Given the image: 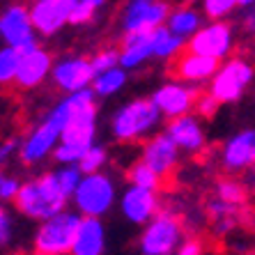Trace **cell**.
<instances>
[{"label":"cell","instance_id":"cell-14","mask_svg":"<svg viewBox=\"0 0 255 255\" xmlns=\"http://www.w3.org/2000/svg\"><path fill=\"white\" fill-rule=\"evenodd\" d=\"M182 156H184L182 149L177 147V142L168 136L166 129H161L159 133L147 138V140L138 147V159L145 161L163 182L170 179L172 175L177 172L179 163H182Z\"/></svg>","mask_w":255,"mask_h":255},{"label":"cell","instance_id":"cell-24","mask_svg":"<svg viewBox=\"0 0 255 255\" xmlns=\"http://www.w3.org/2000/svg\"><path fill=\"white\" fill-rule=\"evenodd\" d=\"M242 205H232V202H223L219 198H209L207 200V216L214 223V232L216 235H228L237 228L239 214H242Z\"/></svg>","mask_w":255,"mask_h":255},{"label":"cell","instance_id":"cell-5","mask_svg":"<svg viewBox=\"0 0 255 255\" xmlns=\"http://www.w3.org/2000/svg\"><path fill=\"white\" fill-rule=\"evenodd\" d=\"M189 239L186 226L177 209L163 207L138 235V253L140 255H175L179 246Z\"/></svg>","mask_w":255,"mask_h":255},{"label":"cell","instance_id":"cell-20","mask_svg":"<svg viewBox=\"0 0 255 255\" xmlns=\"http://www.w3.org/2000/svg\"><path fill=\"white\" fill-rule=\"evenodd\" d=\"M71 255H108L106 219H81Z\"/></svg>","mask_w":255,"mask_h":255},{"label":"cell","instance_id":"cell-6","mask_svg":"<svg viewBox=\"0 0 255 255\" xmlns=\"http://www.w3.org/2000/svg\"><path fill=\"white\" fill-rule=\"evenodd\" d=\"M81 214L67 207L48 221L37 223L30 237V253L32 255H71V246L76 239V230L81 223Z\"/></svg>","mask_w":255,"mask_h":255},{"label":"cell","instance_id":"cell-25","mask_svg":"<svg viewBox=\"0 0 255 255\" xmlns=\"http://www.w3.org/2000/svg\"><path fill=\"white\" fill-rule=\"evenodd\" d=\"M127 83H129V71L125 67H113V69L97 74L95 81H92V92L97 95L99 101H106L118 97L127 88Z\"/></svg>","mask_w":255,"mask_h":255},{"label":"cell","instance_id":"cell-1","mask_svg":"<svg viewBox=\"0 0 255 255\" xmlns=\"http://www.w3.org/2000/svg\"><path fill=\"white\" fill-rule=\"evenodd\" d=\"M163 122L166 118L161 115L152 97H131L111 111L106 129L118 145H142L166 127Z\"/></svg>","mask_w":255,"mask_h":255},{"label":"cell","instance_id":"cell-26","mask_svg":"<svg viewBox=\"0 0 255 255\" xmlns=\"http://www.w3.org/2000/svg\"><path fill=\"white\" fill-rule=\"evenodd\" d=\"M125 179H127V184L142 186V189H152V191H161V186H163V179L140 159H133L125 168Z\"/></svg>","mask_w":255,"mask_h":255},{"label":"cell","instance_id":"cell-7","mask_svg":"<svg viewBox=\"0 0 255 255\" xmlns=\"http://www.w3.org/2000/svg\"><path fill=\"white\" fill-rule=\"evenodd\" d=\"M255 81V67L244 55H232L219 65L216 76L207 85V92L219 101L221 106H230L244 99L246 90Z\"/></svg>","mask_w":255,"mask_h":255},{"label":"cell","instance_id":"cell-34","mask_svg":"<svg viewBox=\"0 0 255 255\" xmlns=\"http://www.w3.org/2000/svg\"><path fill=\"white\" fill-rule=\"evenodd\" d=\"M55 172H58V182H60V186H62V191L71 198L76 193V189H78V184H81V179H83L85 172L78 166H55Z\"/></svg>","mask_w":255,"mask_h":255},{"label":"cell","instance_id":"cell-42","mask_svg":"<svg viewBox=\"0 0 255 255\" xmlns=\"http://www.w3.org/2000/svg\"><path fill=\"white\" fill-rule=\"evenodd\" d=\"M186 2H196V5H198V2H200V0H186Z\"/></svg>","mask_w":255,"mask_h":255},{"label":"cell","instance_id":"cell-38","mask_svg":"<svg viewBox=\"0 0 255 255\" xmlns=\"http://www.w3.org/2000/svg\"><path fill=\"white\" fill-rule=\"evenodd\" d=\"M175 255H205V244L200 237H189Z\"/></svg>","mask_w":255,"mask_h":255},{"label":"cell","instance_id":"cell-30","mask_svg":"<svg viewBox=\"0 0 255 255\" xmlns=\"http://www.w3.org/2000/svg\"><path fill=\"white\" fill-rule=\"evenodd\" d=\"M18 62H21V51L12 46H0V83L9 88L16 81V71H18Z\"/></svg>","mask_w":255,"mask_h":255},{"label":"cell","instance_id":"cell-31","mask_svg":"<svg viewBox=\"0 0 255 255\" xmlns=\"http://www.w3.org/2000/svg\"><path fill=\"white\" fill-rule=\"evenodd\" d=\"M108 161H111L108 147L104 142H97V145H92V147L88 149V154L81 159L78 168H81L85 175H90V172H101V170H108Z\"/></svg>","mask_w":255,"mask_h":255},{"label":"cell","instance_id":"cell-2","mask_svg":"<svg viewBox=\"0 0 255 255\" xmlns=\"http://www.w3.org/2000/svg\"><path fill=\"white\" fill-rule=\"evenodd\" d=\"M69 122V101L62 95L42 118L28 127L21 136L16 161L23 168H39L46 161H53V154L62 140V131Z\"/></svg>","mask_w":255,"mask_h":255},{"label":"cell","instance_id":"cell-45","mask_svg":"<svg viewBox=\"0 0 255 255\" xmlns=\"http://www.w3.org/2000/svg\"><path fill=\"white\" fill-rule=\"evenodd\" d=\"M28 2H35V0H28Z\"/></svg>","mask_w":255,"mask_h":255},{"label":"cell","instance_id":"cell-41","mask_svg":"<svg viewBox=\"0 0 255 255\" xmlns=\"http://www.w3.org/2000/svg\"><path fill=\"white\" fill-rule=\"evenodd\" d=\"M242 255H255V249H246Z\"/></svg>","mask_w":255,"mask_h":255},{"label":"cell","instance_id":"cell-17","mask_svg":"<svg viewBox=\"0 0 255 255\" xmlns=\"http://www.w3.org/2000/svg\"><path fill=\"white\" fill-rule=\"evenodd\" d=\"M163 129L168 131V136L177 142V147L182 149V154L186 156H200L207 152L209 138L207 129H205V120L196 113L182 115V118L168 120Z\"/></svg>","mask_w":255,"mask_h":255},{"label":"cell","instance_id":"cell-40","mask_svg":"<svg viewBox=\"0 0 255 255\" xmlns=\"http://www.w3.org/2000/svg\"><path fill=\"white\" fill-rule=\"evenodd\" d=\"M251 5H255V0H242V9L244 7H251Z\"/></svg>","mask_w":255,"mask_h":255},{"label":"cell","instance_id":"cell-22","mask_svg":"<svg viewBox=\"0 0 255 255\" xmlns=\"http://www.w3.org/2000/svg\"><path fill=\"white\" fill-rule=\"evenodd\" d=\"M205 23H207V16L200 9V5H196V2H179V5L172 7L166 28L189 42L191 37L198 35V30Z\"/></svg>","mask_w":255,"mask_h":255},{"label":"cell","instance_id":"cell-10","mask_svg":"<svg viewBox=\"0 0 255 255\" xmlns=\"http://www.w3.org/2000/svg\"><path fill=\"white\" fill-rule=\"evenodd\" d=\"M216 163H219L223 175H244L253 172L255 168V127H244L235 131L226 140L221 142L216 152Z\"/></svg>","mask_w":255,"mask_h":255},{"label":"cell","instance_id":"cell-19","mask_svg":"<svg viewBox=\"0 0 255 255\" xmlns=\"http://www.w3.org/2000/svg\"><path fill=\"white\" fill-rule=\"evenodd\" d=\"M219 65H221L219 60L209 58V55L186 51L184 55H179L170 65V71H172V76L179 78V81H184L189 85H196V88H202V85L212 83V78L219 71Z\"/></svg>","mask_w":255,"mask_h":255},{"label":"cell","instance_id":"cell-11","mask_svg":"<svg viewBox=\"0 0 255 255\" xmlns=\"http://www.w3.org/2000/svg\"><path fill=\"white\" fill-rule=\"evenodd\" d=\"M237 39L239 37L235 23H230V21H207L198 30V35L189 39V51L209 55V58L223 62V60L235 55Z\"/></svg>","mask_w":255,"mask_h":255},{"label":"cell","instance_id":"cell-36","mask_svg":"<svg viewBox=\"0 0 255 255\" xmlns=\"http://www.w3.org/2000/svg\"><path fill=\"white\" fill-rule=\"evenodd\" d=\"M219 108H221L219 101L214 99V97L209 95L207 90H202L200 97H198V101H196V108H193V113L200 115L202 120H209V118H214V115L219 113Z\"/></svg>","mask_w":255,"mask_h":255},{"label":"cell","instance_id":"cell-23","mask_svg":"<svg viewBox=\"0 0 255 255\" xmlns=\"http://www.w3.org/2000/svg\"><path fill=\"white\" fill-rule=\"evenodd\" d=\"M189 51V42L177 37L172 30H168L166 25L159 28L154 32V62L161 65H172L179 55H184Z\"/></svg>","mask_w":255,"mask_h":255},{"label":"cell","instance_id":"cell-4","mask_svg":"<svg viewBox=\"0 0 255 255\" xmlns=\"http://www.w3.org/2000/svg\"><path fill=\"white\" fill-rule=\"evenodd\" d=\"M120 184L113 172L101 170L83 175L76 193L71 196V209L85 219H106L120 202Z\"/></svg>","mask_w":255,"mask_h":255},{"label":"cell","instance_id":"cell-43","mask_svg":"<svg viewBox=\"0 0 255 255\" xmlns=\"http://www.w3.org/2000/svg\"><path fill=\"white\" fill-rule=\"evenodd\" d=\"M253 182H255V168H253Z\"/></svg>","mask_w":255,"mask_h":255},{"label":"cell","instance_id":"cell-39","mask_svg":"<svg viewBox=\"0 0 255 255\" xmlns=\"http://www.w3.org/2000/svg\"><path fill=\"white\" fill-rule=\"evenodd\" d=\"M242 30H244V32H246L249 37H255V5L244 7V14H242Z\"/></svg>","mask_w":255,"mask_h":255},{"label":"cell","instance_id":"cell-13","mask_svg":"<svg viewBox=\"0 0 255 255\" xmlns=\"http://www.w3.org/2000/svg\"><path fill=\"white\" fill-rule=\"evenodd\" d=\"M97 71L90 62V58L78 53H67L55 58L53 74H51V85L60 95H74L81 90L92 88Z\"/></svg>","mask_w":255,"mask_h":255},{"label":"cell","instance_id":"cell-29","mask_svg":"<svg viewBox=\"0 0 255 255\" xmlns=\"http://www.w3.org/2000/svg\"><path fill=\"white\" fill-rule=\"evenodd\" d=\"M106 5H108V0H78L76 5H74V9H71L69 25L81 28V25L92 23L97 18V14H99Z\"/></svg>","mask_w":255,"mask_h":255},{"label":"cell","instance_id":"cell-35","mask_svg":"<svg viewBox=\"0 0 255 255\" xmlns=\"http://www.w3.org/2000/svg\"><path fill=\"white\" fill-rule=\"evenodd\" d=\"M21 186H23V179L18 177L16 172H2L0 175V200H2V205H9V202L16 200V196L21 193Z\"/></svg>","mask_w":255,"mask_h":255},{"label":"cell","instance_id":"cell-27","mask_svg":"<svg viewBox=\"0 0 255 255\" xmlns=\"http://www.w3.org/2000/svg\"><path fill=\"white\" fill-rule=\"evenodd\" d=\"M212 196L223 202H232V205H242L244 207L246 198H249V191H246L242 179H237L235 175H223L221 179H216Z\"/></svg>","mask_w":255,"mask_h":255},{"label":"cell","instance_id":"cell-32","mask_svg":"<svg viewBox=\"0 0 255 255\" xmlns=\"http://www.w3.org/2000/svg\"><path fill=\"white\" fill-rule=\"evenodd\" d=\"M16 230H18L16 212H12L9 205H2V209H0V249L2 251H9V246L16 239Z\"/></svg>","mask_w":255,"mask_h":255},{"label":"cell","instance_id":"cell-12","mask_svg":"<svg viewBox=\"0 0 255 255\" xmlns=\"http://www.w3.org/2000/svg\"><path fill=\"white\" fill-rule=\"evenodd\" d=\"M200 92H202L200 88L189 85V83H184V81H179V78L172 76V78H168V81H163L161 85H156L149 97H152V101L156 104V108H159L161 115H163L168 122V120L193 113Z\"/></svg>","mask_w":255,"mask_h":255},{"label":"cell","instance_id":"cell-18","mask_svg":"<svg viewBox=\"0 0 255 255\" xmlns=\"http://www.w3.org/2000/svg\"><path fill=\"white\" fill-rule=\"evenodd\" d=\"M71 9H74L71 0H35V2H30L32 23H35L39 39H51V37L60 35L69 25Z\"/></svg>","mask_w":255,"mask_h":255},{"label":"cell","instance_id":"cell-9","mask_svg":"<svg viewBox=\"0 0 255 255\" xmlns=\"http://www.w3.org/2000/svg\"><path fill=\"white\" fill-rule=\"evenodd\" d=\"M0 42L16 51H30L39 44V35L32 23L30 2L25 0H7L0 9Z\"/></svg>","mask_w":255,"mask_h":255},{"label":"cell","instance_id":"cell-15","mask_svg":"<svg viewBox=\"0 0 255 255\" xmlns=\"http://www.w3.org/2000/svg\"><path fill=\"white\" fill-rule=\"evenodd\" d=\"M161 209H163V205H161L159 191L127 184L122 189V193H120L118 212L129 226H136V228L147 226Z\"/></svg>","mask_w":255,"mask_h":255},{"label":"cell","instance_id":"cell-37","mask_svg":"<svg viewBox=\"0 0 255 255\" xmlns=\"http://www.w3.org/2000/svg\"><path fill=\"white\" fill-rule=\"evenodd\" d=\"M18 147H21V136H7L0 142V163H2V168H7L9 161L18 156Z\"/></svg>","mask_w":255,"mask_h":255},{"label":"cell","instance_id":"cell-28","mask_svg":"<svg viewBox=\"0 0 255 255\" xmlns=\"http://www.w3.org/2000/svg\"><path fill=\"white\" fill-rule=\"evenodd\" d=\"M198 5L207 21H228L237 9H242V0H200Z\"/></svg>","mask_w":255,"mask_h":255},{"label":"cell","instance_id":"cell-33","mask_svg":"<svg viewBox=\"0 0 255 255\" xmlns=\"http://www.w3.org/2000/svg\"><path fill=\"white\" fill-rule=\"evenodd\" d=\"M90 62L95 67V71H106L113 69V67H120V46H101L97 48L95 53L90 55Z\"/></svg>","mask_w":255,"mask_h":255},{"label":"cell","instance_id":"cell-3","mask_svg":"<svg viewBox=\"0 0 255 255\" xmlns=\"http://www.w3.org/2000/svg\"><path fill=\"white\" fill-rule=\"evenodd\" d=\"M12 205L14 212L21 219L37 226V223L48 221L55 214L65 212L71 205V198L60 186L55 168H46V170H39L37 175H30L23 179L21 193Z\"/></svg>","mask_w":255,"mask_h":255},{"label":"cell","instance_id":"cell-8","mask_svg":"<svg viewBox=\"0 0 255 255\" xmlns=\"http://www.w3.org/2000/svg\"><path fill=\"white\" fill-rule=\"evenodd\" d=\"M170 0H125L120 7L118 28L125 35L136 32H156L168 23L172 12Z\"/></svg>","mask_w":255,"mask_h":255},{"label":"cell","instance_id":"cell-21","mask_svg":"<svg viewBox=\"0 0 255 255\" xmlns=\"http://www.w3.org/2000/svg\"><path fill=\"white\" fill-rule=\"evenodd\" d=\"M147 62H154V32L125 35L120 42V67L127 71H138Z\"/></svg>","mask_w":255,"mask_h":255},{"label":"cell","instance_id":"cell-16","mask_svg":"<svg viewBox=\"0 0 255 255\" xmlns=\"http://www.w3.org/2000/svg\"><path fill=\"white\" fill-rule=\"evenodd\" d=\"M53 65H55L53 53H51L46 46H42V44L32 46L30 51H23V53H21V62H18L14 88L21 90V92L39 90L44 83L51 81Z\"/></svg>","mask_w":255,"mask_h":255},{"label":"cell","instance_id":"cell-44","mask_svg":"<svg viewBox=\"0 0 255 255\" xmlns=\"http://www.w3.org/2000/svg\"><path fill=\"white\" fill-rule=\"evenodd\" d=\"M71 2H74V5H76V2H78V0H71Z\"/></svg>","mask_w":255,"mask_h":255}]
</instances>
